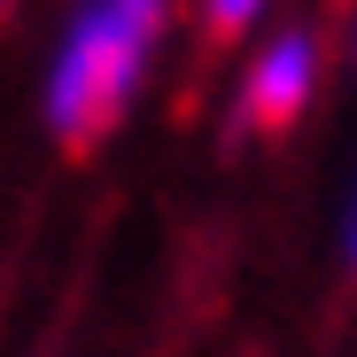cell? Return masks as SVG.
I'll return each mask as SVG.
<instances>
[{"label":"cell","instance_id":"2","mask_svg":"<svg viewBox=\"0 0 357 357\" xmlns=\"http://www.w3.org/2000/svg\"><path fill=\"white\" fill-rule=\"evenodd\" d=\"M311 86H319V47H311V31H280L257 63H249L241 125H264V132L295 125V116H303V101H311Z\"/></svg>","mask_w":357,"mask_h":357},{"label":"cell","instance_id":"4","mask_svg":"<svg viewBox=\"0 0 357 357\" xmlns=\"http://www.w3.org/2000/svg\"><path fill=\"white\" fill-rule=\"evenodd\" d=\"M342 257L357 264V195H349V225H342Z\"/></svg>","mask_w":357,"mask_h":357},{"label":"cell","instance_id":"1","mask_svg":"<svg viewBox=\"0 0 357 357\" xmlns=\"http://www.w3.org/2000/svg\"><path fill=\"white\" fill-rule=\"evenodd\" d=\"M163 31V0H86L63 54H54V86H47V116L63 140H93L101 125H116V109L132 101L140 63Z\"/></svg>","mask_w":357,"mask_h":357},{"label":"cell","instance_id":"3","mask_svg":"<svg viewBox=\"0 0 357 357\" xmlns=\"http://www.w3.org/2000/svg\"><path fill=\"white\" fill-rule=\"evenodd\" d=\"M202 8H210V24H218V31H241V24L264 8V0H202Z\"/></svg>","mask_w":357,"mask_h":357}]
</instances>
